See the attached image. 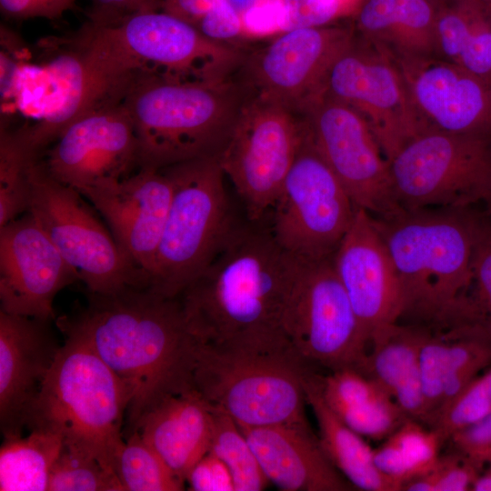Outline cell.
<instances>
[{"label":"cell","instance_id":"obj_29","mask_svg":"<svg viewBox=\"0 0 491 491\" xmlns=\"http://www.w3.org/2000/svg\"><path fill=\"white\" fill-rule=\"evenodd\" d=\"M62 438L48 430L5 437L0 448L1 491L48 490L51 470L61 453Z\"/></svg>","mask_w":491,"mask_h":491},{"label":"cell","instance_id":"obj_33","mask_svg":"<svg viewBox=\"0 0 491 491\" xmlns=\"http://www.w3.org/2000/svg\"><path fill=\"white\" fill-rule=\"evenodd\" d=\"M39 155L28 150L15 132L1 129L0 227L28 212L31 199L30 163Z\"/></svg>","mask_w":491,"mask_h":491},{"label":"cell","instance_id":"obj_8","mask_svg":"<svg viewBox=\"0 0 491 491\" xmlns=\"http://www.w3.org/2000/svg\"><path fill=\"white\" fill-rule=\"evenodd\" d=\"M162 169L174 190L148 286L165 296L178 297L214 260L235 223L218 156Z\"/></svg>","mask_w":491,"mask_h":491},{"label":"cell","instance_id":"obj_37","mask_svg":"<svg viewBox=\"0 0 491 491\" xmlns=\"http://www.w3.org/2000/svg\"><path fill=\"white\" fill-rule=\"evenodd\" d=\"M482 469L457 452L440 456L427 473L406 482V491H466L472 490Z\"/></svg>","mask_w":491,"mask_h":491},{"label":"cell","instance_id":"obj_35","mask_svg":"<svg viewBox=\"0 0 491 491\" xmlns=\"http://www.w3.org/2000/svg\"><path fill=\"white\" fill-rule=\"evenodd\" d=\"M491 412V367L467 387L429 424L443 441Z\"/></svg>","mask_w":491,"mask_h":491},{"label":"cell","instance_id":"obj_5","mask_svg":"<svg viewBox=\"0 0 491 491\" xmlns=\"http://www.w3.org/2000/svg\"><path fill=\"white\" fill-rule=\"evenodd\" d=\"M234 76L214 82L134 80L120 102L135 128L138 168L218 156L248 95Z\"/></svg>","mask_w":491,"mask_h":491},{"label":"cell","instance_id":"obj_25","mask_svg":"<svg viewBox=\"0 0 491 491\" xmlns=\"http://www.w3.org/2000/svg\"><path fill=\"white\" fill-rule=\"evenodd\" d=\"M491 365V336L471 329L426 335L419 368L428 425Z\"/></svg>","mask_w":491,"mask_h":491},{"label":"cell","instance_id":"obj_26","mask_svg":"<svg viewBox=\"0 0 491 491\" xmlns=\"http://www.w3.org/2000/svg\"><path fill=\"white\" fill-rule=\"evenodd\" d=\"M433 0H363L354 15L356 34L394 61L437 57Z\"/></svg>","mask_w":491,"mask_h":491},{"label":"cell","instance_id":"obj_13","mask_svg":"<svg viewBox=\"0 0 491 491\" xmlns=\"http://www.w3.org/2000/svg\"><path fill=\"white\" fill-rule=\"evenodd\" d=\"M283 327L309 366L360 371L369 340L333 266L332 258L302 261L286 303Z\"/></svg>","mask_w":491,"mask_h":491},{"label":"cell","instance_id":"obj_23","mask_svg":"<svg viewBox=\"0 0 491 491\" xmlns=\"http://www.w3.org/2000/svg\"><path fill=\"white\" fill-rule=\"evenodd\" d=\"M261 468L284 491H348L355 486L334 466L309 425L239 427Z\"/></svg>","mask_w":491,"mask_h":491},{"label":"cell","instance_id":"obj_22","mask_svg":"<svg viewBox=\"0 0 491 491\" xmlns=\"http://www.w3.org/2000/svg\"><path fill=\"white\" fill-rule=\"evenodd\" d=\"M49 322L0 310V426L20 436L59 350Z\"/></svg>","mask_w":491,"mask_h":491},{"label":"cell","instance_id":"obj_19","mask_svg":"<svg viewBox=\"0 0 491 491\" xmlns=\"http://www.w3.org/2000/svg\"><path fill=\"white\" fill-rule=\"evenodd\" d=\"M332 262L369 341L379 330L399 322L400 286L373 215L356 208Z\"/></svg>","mask_w":491,"mask_h":491},{"label":"cell","instance_id":"obj_41","mask_svg":"<svg viewBox=\"0 0 491 491\" xmlns=\"http://www.w3.org/2000/svg\"><path fill=\"white\" fill-rule=\"evenodd\" d=\"M88 21L113 25L137 13L161 9L164 0H89Z\"/></svg>","mask_w":491,"mask_h":491},{"label":"cell","instance_id":"obj_38","mask_svg":"<svg viewBox=\"0 0 491 491\" xmlns=\"http://www.w3.org/2000/svg\"><path fill=\"white\" fill-rule=\"evenodd\" d=\"M349 7L346 0H281L280 28L287 31L329 25Z\"/></svg>","mask_w":491,"mask_h":491},{"label":"cell","instance_id":"obj_7","mask_svg":"<svg viewBox=\"0 0 491 491\" xmlns=\"http://www.w3.org/2000/svg\"><path fill=\"white\" fill-rule=\"evenodd\" d=\"M311 368L292 346H212L197 341L192 386L239 427L308 425L304 377Z\"/></svg>","mask_w":491,"mask_h":491},{"label":"cell","instance_id":"obj_44","mask_svg":"<svg viewBox=\"0 0 491 491\" xmlns=\"http://www.w3.org/2000/svg\"><path fill=\"white\" fill-rule=\"evenodd\" d=\"M486 205H487V225L489 226V229L491 231V200L486 203Z\"/></svg>","mask_w":491,"mask_h":491},{"label":"cell","instance_id":"obj_47","mask_svg":"<svg viewBox=\"0 0 491 491\" xmlns=\"http://www.w3.org/2000/svg\"><path fill=\"white\" fill-rule=\"evenodd\" d=\"M489 4L491 5V0H488Z\"/></svg>","mask_w":491,"mask_h":491},{"label":"cell","instance_id":"obj_14","mask_svg":"<svg viewBox=\"0 0 491 491\" xmlns=\"http://www.w3.org/2000/svg\"><path fill=\"white\" fill-rule=\"evenodd\" d=\"M325 94L363 116L388 162L432 129L416 107L396 63L356 34L333 64Z\"/></svg>","mask_w":491,"mask_h":491},{"label":"cell","instance_id":"obj_4","mask_svg":"<svg viewBox=\"0 0 491 491\" xmlns=\"http://www.w3.org/2000/svg\"><path fill=\"white\" fill-rule=\"evenodd\" d=\"M468 209H403L374 217L398 279L401 318L447 330L465 324L475 252L486 225Z\"/></svg>","mask_w":491,"mask_h":491},{"label":"cell","instance_id":"obj_10","mask_svg":"<svg viewBox=\"0 0 491 491\" xmlns=\"http://www.w3.org/2000/svg\"><path fill=\"white\" fill-rule=\"evenodd\" d=\"M28 172V212L88 292L110 294L128 286H148L145 274L97 220L78 191L55 179L40 157L30 163Z\"/></svg>","mask_w":491,"mask_h":491},{"label":"cell","instance_id":"obj_3","mask_svg":"<svg viewBox=\"0 0 491 491\" xmlns=\"http://www.w3.org/2000/svg\"><path fill=\"white\" fill-rule=\"evenodd\" d=\"M86 78L105 95H122L142 76L214 82L234 76L246 54L213 41L161 9L130 15L113 25L87 22L73 44Z\"/></svg>","mask_w":491,"mask_h":491},{"label":"cell","instance_id":"obj_31","mask_svg":"<svg viewBox=\"0 0 491 491\" xmlns=\"http://www.w3.org/2000/svg\"><path fill=\"white\" fill-rule=\"evenodd\" d=\"M115 470L124 491H178V477L136 430L129 433L115 458Z\"/></svg>","mask_w":491,"mask_h":491},{"label":"cell","instance_id":"obj_34","mask_svg":"<svg viewBox=\"0 0 491 491\" xmlns=\"http://www.w3.org/2000/svg\"><path fill=\"white\" fill-rule=\"evenodd\" d=\"M48 491H124L115 469L95 456L63 446L50 474Z\"/></svg>","mask_w":491,"mask_h":491},{"label":"cell","instance_id":"obj_39","mask_svg":"<svg viewBox=\"0 0 491 491\" xmlns=\"http://www.w3.org/2000/svg\"><path fill=\"white\" fill-rule=\"evenodd\" d=\"M448 440L455 452L483 469L491 461V412L455 432Z\"/></svg>","mask_w":491,"mask_h":491},{"label":"cell","instance_id":"obj_24","mask_svg":"<svg viewBox=\"0 0 491 491\" xmlns=\"http://www.w3.org/2000/svg\"><path fill=\"white\" fill-rule=\"evenodd\" d=\"M213 424L211 406L193 389L161 399L132 431L136 430L185 482L193 466L210 450Z\"/></svg>","mask_w":491,"mask_h":491},{"label":"cell","instance_id":"obj_1","mask_svg":"<svg viewBox=\"0 0 491 491\" xmlns=\"http://www.w3.org/2000/svg\"><path fill=\"white\" fill-rule=\"evenodd\" d=\"M88 293L87 305L59 318L57 326L86 343L125 384L131 432L161 399L193 390L197 340L179 297L165 296L149 286Z\"/></svg>","mask_w":491,"mask_h":491},{"label":"cell","instance_id":"obj_2","mask_svg":"<svg viewBox=\"0 0 491 491\" xmlns=\"http://www.w3.org/2000/svg\"><path fill=\"white\" fill-rule=\"evenodd\" d=\"M300 264L259 222L235 224L214 260L178 296L190 332L212 346H291L283 319Z\"/></svg>","mask_w":491,"mask_h":491},{"label":"cell","instance_id":"obj_42","mask_svg":"<svg viewBox=\"0 0 491 491\" xmlns=\"http://www.w3.org/2000/svg\"><path fill=\"white\" fill-rule=\"evenodd\" d=\"M76 0H0L1 13L11 19L41 17L56 20L73 9Z\"/></svg>","mask_w":491,"mask_h":491},{"label":"cell","instance_id":"obj_6","mask_svg":"<svg viewBox=\"0 0 491 491\" xmlns=\"http://www.w3.org/2000/svg\"><path fill=\"white\" fill-rule=\"evenodd\" d=\"M64 335L65 341L33 403L26 427L51 431L65 446L87 453L115 469L125 443L122 424L130 404L129 391L86 343Z\"/></svg>","mask_w":491,"mask_h":491},{"label":"cell","instance_id":"obj_20","mask_svg":"<svg viewBox=\"0 0 491 491\" xmlns=\"http://www.w3.org/2000/svg\"><path fill=\"white\" fill-rule=\"evenodd\" d=\"M173 190L163 169L138 168L123 179L99 184L82 194L105 217L114 238L145 274L147 283Z\"/></svg>","mask_w":491,"mask_h":491},{"label":"cell","instance_id":"obj_11","mask_svg":"<svg viewBox=\"0 0 491 491\" xmlns=\"http://www.w3.org/2000/svg\"><path fill=\"white\" fill-rule=\"evenodd\" d=\"M356 210L306 124L297 154L271 208L272 235L280 247L299 260L332 258Z\"/></svg>","mask_w":491,"mask_h":491},{"label":"cell","instance_id":"obj_15","mask_svg":"<svg viewBox=\"0 0 491 491\" xmlns=\"http://www.w3.org/2000/svg\"><path fill=\"white\" fill-rule=\"evenodd\" d=\"M302 115L315 145L356 208L376 218L403 210L395 196L389 162L359 113L324 94Z\"/></svg>","mask_w":491,"mask_h":491},{"label":"cell","instance_id":"obj_40","mask_svg":"<svg viewBox=\"0 0 491 491\" xmlns=\"http://www.w3.org/2000/svg\"><path fill=\"white\" fill-rule=\"evenodd\" d=\"M185 482L195 491H235L227 466L210 451L193 466Z\"/></svg>","mask_w":491,"mask_h":491},{"label":"cell","instance_id":"obj_43","mask_svg":"<svg viewBox=\"0 0 491 491\" xmlns=\"http://www.w3.org/2000/svg\"><path fill=\"white\" fill-rule=\"evenodd\" d=\"M473 491H491V461L486 465L472 487Z\"/></svg>","mask_w":491,"mask_h":491},{"label":"cell","instance_id":"obj_18","mask_svg":"<svg viewBox=\"0 0 491 491\" xmlns=\"http://www.w3.org/2000/svg\"><path fill=\"white\" fill-rule=\"evenodd\" d=\"M77 279L29 212L0 227L2 311L51 321L55 297Z\"/></svg>","mask_w":491,"mask_h":491},{"label":"cell","instance_id":"obj_12","mask_svg":"<svg viewBox=\"0 0 491 491\" xmlns=\"http://www.w3.org/2000/svg\"><path fill=\"white\" fill-rule=\"evenodd\" d=\"M306 131L304 115L276 101L247 95L218 155L251 222L273 207Z\"/></svg>","mask_w":491,"mask_h":491},{"label":"cell","instance_id":"obj_17","mask_svg":"<svg viewBox=\"0 0 491 491\" xmlns=\"http://www.w3.org/2000/svg\"><path fill=\"white\" fill-rule=\"evenodd\" d=\"M46 152L43 164L60 183L81 195L138 169V144L120 101H106L70 123Z\"/></svg>","mask_w":491,"mask_h":491},{"label":"cell","instance_id":"obj_45","mask_svg":"<svg viewBox=\"0 0 491 491\" xmlns=\"http://www.w3.org/2000/svg\"><path fill=\"white\" fill-rule=\"evenodd\" d=\"M483 1L486 2L487 4H489L488 0H483ZM489 5H490V4H489Z\"/></svg>","mask_w":491,"mask_h":491},{"label":"cell","instance_id":"obj_36","mask_svg":"<svg viewBox=\"0 0 491 491\" xmlns=\"http://www.w3.org/2000/svg\"><path fill=\"white\" fill-rule=\"evenodd\" d=\"M466 327L491 336V231L487 223L475 252Z\"/></svg>","mask_w":491,"mask_h":491},{"label":"cell","instance_id":"obj_27","mask_svg":"<svg viewBox=\"0 0 491 491\" xmlns=\"http://www.w3.org/2000/svg\"><path fill=\"white\" fill-rule=\"evenodd\" d=\"M425 329L392 324L372 336L360 369L389 395L407 417L424 422L419 356Z\"/></svg>","mask_w":491,"mask_h":491},{"label":"cell","instance_id":"obj_30","mask_svg":"<svg viewBox=\"0 0 491 491\" xmlns=\"http://www.w3.org/2000/svg\"><path fill=\"white\" fill-rule=\"evenodd\" d=\"M443 443L436 430L408 418L374 449V462L383 475L403 488L406 482L436 466Z\"/></svg>","mask_w":491,"mask_h":491},{"label":"cell","instance_id":"obj_9","mask_svg":"<svg viewBox=\"0 0 491 491\" xmlns=\"http://www.w3.org/2000/svg\"><path fill=\"white\" fill-rule=\"evenodd\" d=\"M403 209L469 208L491 200V133L431 129L389 162Z\"/></svg>","mask_w":491,"mask_h":491},{"label":"cell","instance_id":"obj_28","mask_svg":"<svg viewBox=\"0 0 491 491\" xmlns=\"http://www.w3.org/2000/svg\"><path fill=\"white\" fill-rule=\"evenodd\" d=\"M316 370L304 377L306 404L317 422L318 440L334 466L356 487L366 491H399L402 486L383 475L374 462V449L364 437L348 427L324 400Z\"/></svg>","mask_w":491,"mask_h":491},{"label":"cell","instance_id":"obj_21","mask_svg":"<svg viewBox=\"0 0 491 491\" xmlns=\"http://www.w3.org/2000/svg\"><path fill=\"white\" fill-rule=\"evenodd\" d=\"M396 63L416 107L432 129L491 133V80L437 57Z\"/></svg>","mask_w":491,"mask_h":491},{"label":"cell","instance_id":"obj_46","mask_svg":"<svg viewBox=\"0 0 491 491\" xmlns=\"http://www.w3.org/2000/svg\"><path fill=\"white\" fill-rule=\"evenodd\" d=\"M433 1H435V2L437 4V2H438L439 0H433Z\"/></svg>","mask_w":491,"mask_h":491},{"label":"cell","instance_id":"obj_32","mask_svg":"<svg viewBox=\"0 0 491 491\" xmlns=\"http://www.w3.org/2000/svg\"><path fill=\"white\" fill-rule=\"evenodd\" d=\"M212 411L214 424L209 451L227 466L235 491L264 489L269 481L246 437L228 415L215 407Z\"/></svg>","mask_w":491,"mask_h":491},{"label":"cell","instance_id":"obj_16","mask_svg":"<svg viewBox=\"0 0 491 491\" xmlns=\"http://www.w3.org/2000/svg\"><path fill=\"white\" fill-rule=\"evenodd\" d=\"M356 38L354 25L297 28L246 55L238 80L248 95L299 113L325 94L328 73Z\"/></svg>","mask_w":491,"mask_h":491}]
</instances>
